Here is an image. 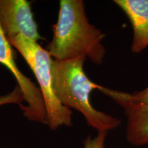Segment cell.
I'll return each instance as SVG.
<instances>
[{"label": "cell", "instance_id": "ba28073f", "mask_svg": "<svg viewBox=\"0 0 148 148\" xmlns=\"http://www.w3.org/2000/svg\"><path fill=\"white\" fill-rule=\"evenodd\" d=\"M24 101L25 100H24L23 92L17 85L14 87L13 90L9 92L8 94L0 96V106L5 104L14 103L18 105L19 108H21L22 106H24L23 104Z\"/></svg>", "mask_w": 148, "mask_h": 148}, {"label": "cell", "instance_id": "7a4b0ae2", "mask_svg": "<svg viewBox=\"0 0 148 148\" xmlns=\"http://www.w3.org/2000/svg\"><path fill=\"white\" fill-rule=\"evenodd\" d=\"M85 59L67 61L53 59L51 74L55 94L66 108H73L83 114L87 124L98 132H108L121 125V120L97 110L90 102V92L100 85L88 78L84 73Z\"/></svg>", "mask_w": 148, "mask_h": 148}, {"label": "cell", "instance_id": "8992f818", "mask_svg": "<svg viewBox=\"0 0 148 148\" xmlns=\"http://www.w3.org/2000/svg\"><path fill=\"white\" fill-rule=\"evenodd\" d=\"M98 90L111 98L124 110L127 117V141L135 147L148 145V103L132 101L127 97L125 92L101 85Z\"/></svg>", "mask_w": 148, "mask_h": 148}, {"label": "cell", "instance_id": "277c9868", "mask_svg": "<svg viewBox=\"0 0 148 148\" xmlns=\"http://www.w3.org/2000/svg\"><path fill=\"white\" fill-rule=\"evenodd\" d=\"M15 53L0 25V64L12 74L17 86L23 94L26 104L21 108L25 118L29 121L47 124L45 102L36 84L20 71L16 65Z\"/></svg>", "mask_w": 148, "mask_h": 148}, {"label": "cell", "instance_id": "6da1fadb", "mask_svg": "<svg viewBox=\"0 0 148 148\" xmlns=\"http://www.w3.org/2000/svg\"><path fill=\"white\" fill-rule=\"evenodd\" d=\"M52 30V39L45 49L53 60L88 59L97 65L103 62L105 34L88 21L82 0H61Z\"/></svg>", "mask_w": 148, "mask_h": 148}, {"label": "cell", "instance_id": "9c48e42d", "mask_svg": "<svg viewBox=\"0 0 148 148\" xmlns=\"http://www.w3.org/2000/svg\"><path fill=\"white\" fill-rule=\"evenodd\" d=\"M108 132H98L95 137L88 136L83 142L84 148H104Z\"/></svg>", "mask_w": 148, "mask_h": 148}, {"label": "cell", "instance_id": "3957f363", "mask_svg": "<svg viewBox=\"0 0 148 148\" xmlns=\"http://www.w3.org/2000/svg\"><path fill=\"white\" fill-rule=\"evenodd\" d=\"M26 61L37 79L38 88L45 102L47 124L55 130L62 125H72V110L64 106L56 95L53 86L51 64L53 58L46 49L37 42L23 36L8 40Z\"/></svg>", "mask_w": 148, "mask_h": 148}, {"label": "cell", "instance_id": "5b68a950", "mask_svg": "<svg viewBox=\"0 0 148 148\" xmlns=\"http://www.w3.org/2000/svg\"><path fill=\"white\" fill-rule=\"evenodd\" d=\"M0 25L8 40L17 36L43 40L27 0H0Z\"/></svg>", "mask_w": 148, "mask_h": 148}, {"label": "cell", "instance_id": "52a82bcc", "mask_svg": "<svg viewBox=\"0 0 148 148\" xmlns=\"http://www.w3.org/2000/svg\"><path fill=\"white\" fill-rule=\"evenodd\" d=\"M130 22L133 38L130 50L140 53L148 47V0H114Z\"/></svg>", "mask_w": 148, "mask_h": 148}, {"label": "cell", "instance_id": "30bf717a", "mask_svg": "<svg viewBox=\"0 0 148 148\" xmlns=\"http://www.w3.org/2000/svg\"><path fill=\"white\" fill-rule=\"evenodd\" d=\"M148 63V58L147 60ZM126 92L127 97L130 99L131 100L137 101V102H142L145 103H148V86L143 90H138L132 93L130 92Z\"/></svg>", "mask_w": 148, "mask_h": 148}]
</instances>
